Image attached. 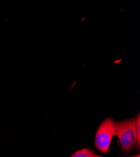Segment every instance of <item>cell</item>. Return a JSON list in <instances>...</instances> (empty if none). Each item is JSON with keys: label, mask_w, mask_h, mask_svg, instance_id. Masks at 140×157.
I'll use <instances>...</instances> for the list:
<instances>
[{"label": "cell", "mask_w": 140, "mask_h": 157, "mask_svg": "<svg viewBox=\"0 0 140 157\" xmlns=\"http://www.w3.org/2000/svg\"><path fill=\"white\" fill-rule=\"evenodd\" d=\"M115 136L120 141L122 150L130 151L136 142L135 119L132 117L115 122Z\"/></svg>", "instance_id": "6da1fadb"}, {"label": "cell", "mask_w": 140, "mask_h": 157, "mask_svg": "<svg viewBox=\"0 0 140 157\" xmlns=\"http://www.w3.org/2000/svg\"><path fill=\"white\" fill-rule=\"evenodd\" d=\"M115 136V121L111 117L106 118L98 127L95 136V146L101 152L109 153V147Z\"/></svg>", "instance_id": "7a4b0ae2"}, {"label": "cell", "mask_w": 140, "mask_h": 157, "mask_svg": "<svg viewBox=\"0 0 140 157\" xmlns=\"http://www.w3.org/2000/svg\"><path fill=\"white\" fill-rule=\"evenodd\" d=\"M97 155L89 148H82L75 152L70 157H96Z\"/></svg>", "instance_id": "3957f363"}, {"label": "cell", "mask_w": 140, "mask_h": 157, "mask_svg": "<svg viewBox=\"0 0 140 157\" xmlns=\"http://www.w3.org/2000/svg\"><path fill=\"white\" fill-rule=\"evenodd\" d=\"M135 128H136V146L139 150L140 147V114L138 113L135 117Z\"/></svg>", "instance_id": "277c9868"}, {"label": "cell", "mask_w": 140, "mask_h": 157, "mask_svg": "<svg viewBox=\"0 0 140 157\" xmlns=\"http://www.w3.org/2000/svg\"><path fill=\"white\" fill-rule=\"evenodd\" d=\"M129 157H140L139 155H133V156H129Z\"/></svg>", "instance_id": "5b68a950"}, {"label": "cell", "mask_w": 140, "mask_h": 157, "mask_svg": "<svg viewBox=\"0 0 140 157\" xmlns=\"http://www.w3.org/2000/svg\"><path fill=\"white\" fill-rule=\"evenodd\" d=\"M96 157H103V156H97V155Z\"/></svg>", "instance_id": "8992f818"}]
</instances>
